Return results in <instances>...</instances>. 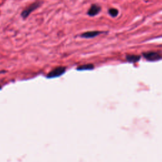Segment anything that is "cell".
<instances>
[{
  "label": "cell",
  "instance_id": "cell-4",
  "mask_svg": "<svg viewBox=\"0 0 162 162\" xmlns=\"http://www.w3.org/2000/svg\"><path fill=\"white\" fill-rule=\"evenodd\" d=\"M101 10V7L100 6L96 5V4H93L89 9L88 10L87 14L90 17H94L100 14Z\"/></svg>",
  "mask_w": 162,
  "mask_h": 162
},
{
  "label": "cell",
  "instance_id": "cell-2",
  "mask_svg": "<svg viewBox=\"0 0 162 162\" xmlns=\"http://www.w3.org/2000/svg\"><path fill=\"white\" fill-rule=\"evenodd\" d=\"M142 55L144 58H146L147 60L150 61V62H156V61L160 60L161 59V55L158 52L149 51L143 53Z\"/></svg>",
  "mask_w": 162,
  "mask_h": 162
},
{
  "label": "cell",
  "instance_id": "cell-3",
  "mask_svg": "<svg viewBox=\"0 0 162 162\" xmlns=\"http://www.w3.org/2000/svg\"><path fill=\"white\" fill-rule=\"evenodd\" d=\"M65 70H66V68L65 67H58L56 68H54L53 70H52L48 74L47 77L49 79L58 77L63 75L65 72Z\"/></svg>",
  "mask_w": 162,
  "mask_h": 162
},
{
  "label": "cell",
  "instance_id": "cell-5",
  "mask_svg": "<svg viewBox=\"0 0 162 162\" xmlns=\"http://www.w3.org/2000/svg\"><path fill=\"white\" fill-rule=\"evenodd\" d=\"M102 33H103V32L98 31V30H95V31H87L82 34L81 35V37L85 39L94 38V37L99 36V35Z\"/></svg>",
  "mask_w": 162,
  "mask_h": 162
},
{
  "label": "cell",
  "instance_id": "cell-8",
  "mask_svg": "<svg viewBox=\"0 0 162 162\" xmlns=\"http://www.w3.org/2000/svg\"><path fill=\"white\" fill-rule=\"evenodd\" d=\"M108 14L111 17L115 18V17H117L118 15H119V10H118L117 9H116V8H112L108 10Z\"/></svg>",
  "mask_w": 162,
  "mask_h": 162
},
{
  "label": "cell",
  "instance_id": "cell-6",
  "mask_svg": "<svg viewBox=\"0 0 162 162\" xmlns=\"http://www.w3.org/2000/svg\"><path fill=\"white\" fill-rule=\"evenodd\" d=\"M141 56L134 55H127L126 56V60L128 62L136 63L139 62L141 59Z\"/></svg>",
  "mask_w": 162,
  "mask_h": 162
},
{
  "label": "cell",
  "instance_id": "cell-1",
  "mask_svg": "<svg viewBox=\"0 0 162 162\" xmlns=\"http://www.w3.org/2000/svg\"><path fill=\"white\" fill-rule=\"evenodd\" d=\"M43 2L41 1H36V2L33 3H32L31 5H30L27 8H26L24 11H22V12L21 13V17H22L24 19H26L27 17L30 15V14L31 13H33L34 10H36V9L40 7L41 6Z\"/></svg>",
  "mask_w": 162,
  "mask_h": 162
},
{
  "label": "cell",
  "instance_id": "cell-7",
  "mask_svg": "<svg viewBox=\"0 0 162 162\" xmlns=\"http://www.w3.org/2000/svg\"><path fill=\"white\" fill-rule=\"evenodd\" d=\"M94 68V65L93 64H86V65H81L77 67V70H91Z\"/></svg>",
  "mask_w": 162,
  "mask_h": 162
}]
</instances>
